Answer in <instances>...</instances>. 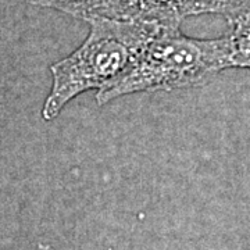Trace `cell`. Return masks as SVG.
Returning <instances> with one entry per match:
<instances>
[{"mask_svg": "<svg viewBox=\"0 0 250 250\" xmlns=\"http://www.w3.org/2000/svg\"><path fill=\"white\" fill-rule=\"evenodd\" d=\"M227 21L229 27L225 34L229 68L250 70V13L233 16Z\"/></svg>", "mask_w": 250, "mask_h": 250, "instance_id": "277c9868", "label": "cell"}, {"mask_svg": "<svg viewBox=\"0 0 250 250\" xmlns=\"http://www.w3.org/2000/svg\"><path fill=\"white\" fill-rule=\"evenodd\" d=\"M225 35L199 39L179 27H160L136 53L134 60L108 86L96 92L99 106L135 93H156L199 88L218 72L228 70Z\"/></svg>", "mask_w": 250, "mask_h": 250, "instance_id": "6da1fadb", "label": "cell"}, {"mask_svg": "<svg viewBox=\"0 0 250 250\" xmlns=\"http://www.w3.org/2000/svg\"><path fill=\"white\" fill-rule=\"evenodd\" d=\"M29 3L85 20H117L181 27L192 16L250 13V0H28Z\"/></svg>", "mask_w": 250, "mask_h": 250, "instance_id": "3957f363", "label": "cell"}, {"mask_svg": "<svg viewBox=\"0 0 250 250\" xmlns=\"http://www.w3.org/2000/svg\"><path fill=\"white\" fill-rule=\"evenodd\" d=\"M88 24L89 34L85 41L50 67L53 83L42 110L46 121L54 120L72 99L113 83L160 27L152 22L103 18L90 20Z\"/></svg>", "mask_w": 250, "mask_h": 250, "instance_id": "7a4b0ae2", "label": "cell"}]
</instances>
